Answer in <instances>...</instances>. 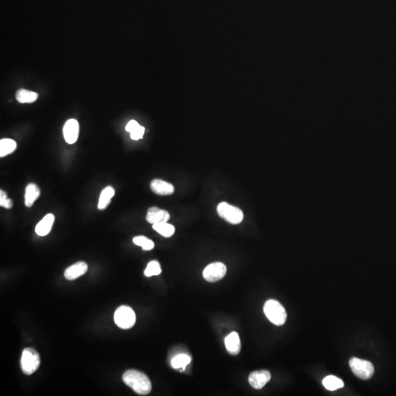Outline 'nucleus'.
Returning a JSON list of instances; mask_svg holds the SVG:
<instances>
[{
	"label": "nucleus",
	"instance_id": "8",
	"mask_svg": "<svg viewBox=\"0 0 396 396\" xmlns=\"http://www.w3.org/2000/svg\"><path fill=\"white\" fill-rule=\"evenodd\" d=\"M271 379V374L266 370L254 371L249 376L248 381L253 388L260 390L263 388Z\"/></svg>",
	"mask_w": 396,
	"mask_h": 396
},
{
	"label": "nucleus",
	"instance_id": "26",
	"mask_svg": "<svg viewBox=\"0 0 396 396\" xmlns=\"http://www.w3.org/2000/svg\"><path fill=\"white\" fill-rule=\"evenodd\" d=\"M139 126H140V125H139L136 121H130L128 123V124L126 125V130L128 132L132 133V132H135L136 129H138Z\"/></svg>",
	"mask_w": 396,
	"mask_h": 396
},
{
	"label": "nucleus",
	"instance_id": "23",
	"mask_svg": "<svg viewBox=\"0 0 396 396\" xmlns=\"http://www.w3.org/2000/svg\"><path fill=\"white\" fill-rule=\"evenodd\" d=\"M161 272H162V269H161L159 263L156 260H152L148 263L144 274L145 276L149 277V276L160 275Z\"/></svg>",
	"mask_w": 396,
	"mask_h": 396
},
{
	"label": "nucleus",
	"instance_id": "9",
	"mask_svg": "<svg viewBox=\"0 0 396 396\" xmlns=\"http://www.w3.org/2000/svg\"><path fill=\"white\" fill-rule=\"evenodd\" d=\"M79 125L77 121L70 119L66 121L63 127V136L65 140L69 144H73L77 140L79 137Z\"/></svg>",
	"mask_w": 396,
	"mask_h": 396
},
{
	"label": "nucleus",
	"instance_id": "16",
	"mask_svg": "<svg viewBox=\"0 0 396 396\" xmlns=\"http://www.w3.org/2000/svg\"><path fill=\"white\" fill-rule=\"evenodd\" d=\"M115 189L112 187H106L104 189L102 190L99 197L98 208L99 210H104L110 204L113 196L115 195Z\"/></svg>",
	"mask_w": 396,
	"mask_h": 396
},
{
	"label": "nucleus",
	"instance_id": "18",
	"mask_svg": "<svg viewBox=\"0 0 396 396\" xmlns=\"http://www.w3.org/2000/svg\"><path fill=\"white\" fill-rule=\"evenodd\" d=\"M17 144L14 139H2L0 140V157L12 154L17 149Z\"/></svg>",
	"mask_w": 396,
	"mask_h": 396
},
{
	"label": "nucleus",
	"instance_id": "21",
	"mask_svg": "<svg viewBox=\"0 0 396 396\" xmlns=\"http://www.w3.org/2000/svg\"><path fill=\"white\" fill-rule=\"evenodd\" d=\"M190 362H191V358L187 354H179L172 360L171 364H172V368L175 369H179V368L184 369L190 363Z\"/></svg>",
	"mask_w": 396,
	"mask_h": 396
},
{
	"label": "nucleus",
	"instance_id": "4",
	"mask_svg": "<svg viewBox=\"0 0 396 396\" xmlns=\"http://www.w3.org/2000/svg\"><path fill=\"white\" fill-rule=\"evenodd\" d=\"M114 320L118 327L123 329L132 328L136 322V315L130 307H119L114 314Z\"/></svg>",
	"mask_w": 396,
	"mask_h": 396
},
{
	"label": "nucleus",
	"instance_id": "10",
	"mask_svg": "<svg viewBox=\"0 0 396 396\" xmlns=\"http://www.w3.org/2000/svg\"><path fill=\"white\" fill-rule=\"evenodd\" d=\"M169 213L165 210L160 209L157 207H151L148 209L146 220L151 224L167 223L170 220Z\"/></svg>",
	"mask_w": 396,
	"mask_h": 396
},
{
	"label": "nucleus",
	"instance_id": "15",
	"mask_svg": "<svg viewBox=\"0 0 396 396\" xmlns=\"http://www.w3.org/2000/svg\"><path fill=\"white\" fill-rule=\"evenodd\" d=\"M41 194V191L39 187L36 185L35 184H30L27 186L25 190V198H24V203L27 207H32L35 202L36 200H37L39 196Z\"/></svg>",
	"mask_w": 396,
	"mask_h": 396
},
{
	"label": "nucleus",
	"instance_id": "22",
	"mask_svg": "<svg viewBox=\"0 0 396 396\" xmlns=\"http://www.w3.org/2000/svg\"><path fill=\"white\" fill-rule=\"evenodd\" d=\"M133 242L136 245L142 247V250H153L154 248V243L151 240H148V238L143 236H136L134 238Z\"/></svg>",
	"mask_w": 396,
	"mask_h": 396
},
{
	"label": "nucleus",
	"instance_id": "6",
	"mask_svg": "<svg viewBox=\"0 0 396 396\" xmlns=\"http://www.w3.org/2000/svg\"><path fill=\"white\" fill-rule=\"evenodd\" d=\"M349 366L355 376L361 379H369L374 374V365L369 361L353 358L350 360Z\"/></svg>",
	"mask_w": 396,
	"mask_h": 396
},
{
	"label": "nucleus",
	"instance_id": "11",
	"mask_svg": "<svg viewBox=\"0 0 396 396\" xmlns=\"http://www.w3.org/2000/svg\"><path fill=\"white\" fill-rule=\"evenodd\" d=\"M88 266L85 262H77L65 271V277L69 280H76L87 272Z\"/></svg>",
	"mask_w": 396,
	"mask_h": 396
},
{
	"label": "nucleus",
	"instance_id": "2",
	"mask_svg": "<svg viewBox=\"0 0 396 396\" xmlns=\"http://www.w3.org/2000/svg\"><path fill=\"white\" fill-rule=\"evenodd\" d=\"M263 311L267 319L276 326H282L286 323L287 314L283 305L275 300L270 299L265 303Z\"/></svg>",
	"mask_w": 396,
	"mask_h": 396
},
{
	"label": "nucleus",
	"instance_id": "13",
	"mask_svg": "<svg viewBox=\"0 0 396 396\" xmlns=\"http://www.w3.org/2000/svg\"><path fill=\"white\" fill-rule=\"evenodd\" d=\"M151 189L158 195H171L173 194L174 187L170 183L162 180L155 179L151 183Z\"/></svg>",
	"mask_w": 396,
	"mask_h": 396
},
{
	"label": "nucleus",
	"instance_id": "19",
	"mask_svg": "<svg viewBox=\"0 0 396 396\" xmlns=\"http://www.w3.org/2000/svg\"><path fill=\"white\" fill-rule=\"evenodd\" d=\"M323 385L325 386V388L327 389L328 390L330 391H334V390H338V389L342 388L344 386V381L341 379L335 377V376H327L324 379Z\"/></svg>",
	"mask_w": 396,
	"mask_h": 396
},
{
	"label": "nucleus",
	"instance_id": "1",
	"mask_svg": "<svg viewBox=\"0 0 396 396\" xmlns=\"http://www.w3.org/2000/svg\"><path fill=\"white\" fill-rule=\"evenodd\" d=\"M123 381L135 393L146 396L151 393L152 385L148 377L143 373L136 370H129L123 375Z\"/></svg>",
	"mask_w": 396,
	"mask_h": 396
},
{
	"label": "nucleus",
	"instance_id": "5",
	"mask_svg": "<svg viewBox=\"0 0 396 396\" xmlns=\"http://www.w3.org/2000/svg\"><path fill=\"white\" fill-rule=\"evenodd\" d=\"M217 213L221 218L230 224H240L244 219V214L240 208L229 205L227 203L219 204Z\"/></svg>",
	"mask_w": 396,
	"mask_h": 396
},
{
	"label": "nucleus",
	"instance_id": "3",
	"mask_svg": "<svg viewBox=\"0 0 396 396\" xmlns=\"http://www.w3.org/2000/svg\"><path fill=\"white\" fill-rule=\"evenodd\" d=\"M41 360L38 353L32 348H27L23 351L21 358V366L24 374L31 375L40 366Z\"/></svg>",
	"mask_w": 396,
	"mask_h": 396
},
{
	"label": "nucleus",
	"instance_id": "24",
	"mask_svg": "<svg viewBox=\"0 0 396 396\" xmlns=\"http://www.w3.org/2000/svg\"><path fill=\"white\" fill-rule=\"evenodd\" d=\"M0 206L4 207V208H8V209H10V208L14 207V203H13L12 200L8 198L6 193H5V191H2V190L0 191Z\"/></svg>",
	"mask_w": 396,
	"mask_h": 396
},
{
	"label": "nucleus",
	"instance_id": "12",
	"mask_svg": "<svg viewBox=\"0 0 396 396\" xmlns=\"http://www.w3.org/2000/svg\"><path fill=\"white\" fill-rule=\"evenodd\" d=\"M226 349L231 355H237L241 351V341L237 332H233L227 335L224 340Z\"/></svg>",
	"mask_w": 396,
	"mask_h": 396
},
{
	"label": "nucleus",
	"instance_id": "7",
	"mask_svg": "<svg viewBox=\"0 0 396 396\" xmlns=\"http://www.w3.org/2000/svg\"><path fill=\"white\" fill-rule=\"evenodd\" d=\"M227 272V268L220 262H216L208 265L203 272L204 279L210 283H214L224 277Z\"/></svg>",
	"mask_w": 396,
	"mask_h": 396
},
{
	"label": "nucleus",
	"instance_id": "20",
	"mask_svg": "<svg viewBox=\"0 0 396 396\" xmlns=\"http://www.w3.org/2000/svg\"><path fill=\"white\" fill-rule=\"evenodd\" d=\"M153 228L165 238H170L175 233V227L168 223H157L153 224Z\"/></svg>",
	"mask_w": 396,
	"mask_h": 396
},
{
	"label": "nucleus",
	"instance_id": "14",
	"mask_svg": "<svg viewBox=\"0 0 396 396\" xmlns=\"http://www.w3.org/2000/svg\"><path fill=\"white\" fill-rule=\"evenodd\" d=\"M54 222V215L52 214H47L36 225V233L40 236H47L51 231Z\"/></svg>",
	"mask_w": 396,
	"mask_h": 396
},
{
	"label": "nucleus",
	"instance_id": "25",
	"mask_svg": "<svg viewBox=\"0 0 396 396\" xmlns=\"http://www.w3.org/2000/svg\"><path fill=\"white\" fill-rule=\"evenodd\" d=\"M145 128L142 127V126H139L138 129L135 131V132H132L131 133V138L134 140H138V139H142V137H143L144 134H145Z\"/></svg>",
	"mask_w": 396,
	"mask_h": 396
},
{
	"label": "nucleus",
	"instance_id": "17",
	"mask_svg": "<svg viewBox=\"0 0 396 396\" xmlns=\"http://www.w3.org/2000/svg\"><path fill=\"white\" fill-rule=\"evenodd\" d=\"M17 100L19 103H33L37 100L38 98L37 93L34 92L30 91V90H24V89H19L17 91V95H16Z\"/></svg>",
	"mask_w": 396,
	"mask_h": 396
}]
</instances>
